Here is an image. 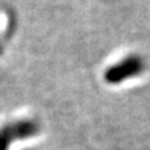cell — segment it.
Instances as JSON below:
<instances>
[{"instance_id":"obj_1","label":"cell","mask_w":150,"mask_h":150,"mask_svg":"<svg viewBox=\"0 0 150 150\" xmlns=\"http://www.w3.org/2000/svg\"><path fill=\"white\" fill-rule=\"evenodd\" d=\"M41 126L34 119H21L0 126V150H9L16 140H25L38 135Z\"/></svg>"},{"instance_id":"obj_2","label":"cell","mask_w":150,"mask_h":150,"mask_svg":"<svg viewBox=\"0 0 150 150\" xmlns=\"http://www.w3.org/2000/svg\"><path fill=\"white\" fill-rule=\"evenodd\" d=\"M144 70V62L142 58L135 55L128 56L123 59L114 67H111L106 70L105 80L110 84H118L124 81L128 78L137 76Z\"/></svg>"}]
</instances>
